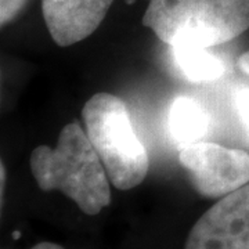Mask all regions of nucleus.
Returning <instances> with one entry per match:
<instances>
[{
	"instance_id": "nucleus-9",
	"label": "nucleus",
	"mask_w": 249,
	"mask_h": 249,
	"mask_svg": "<svg viewBox=\"0 0 249 249\" xmlns=\"http://www.w3.org/2000/svg\"><path fill=\"white\" fill-rule=\"evenodd\" d=\"M237 68L247 79L238 83L232 90V107L249 137V50L238 57Z\"/></svg>"
},
{
	"instance_id": "nucleus-10",
	"label": "nucleus",
	"mask_w": 249,
	"mask_h": 249,
	"mask_svg": "<svg viewBox=\"0 0 249 249\" xmlns=\"http://www.w3.org/2000/svg\"><path fill=\"white\" fill-rule=\"evenodd\" d=\"M28 0H0V25L10 24L25 7Z\"/></svg>"
},
{
	"instance_id": "nucleus-6",
	"label": "nucleus",
	"mask_w": 249,
	"mask_h": 249,
	"mask_svg": "<svg viewBox=\"0 0 249 249\" xmlns=\"http://www.w3.org/2000/svg\"><path fill=\"white\" fill-rule=\"evenodd\" d=\"M114 0H42L47 31L55 45L67 47L97 29Z\"/></svg>"
},
{
	"instance_id": "nucleus-13",
	"label": "nucleus",
	"mask_w": 249,
	"mask_h": 249,
	"mask_svg": "<svg viewBox=\"0 0 249 249\" xmlns=\"http://www.w3.org/2000/svg\"><path fill=\"white\" fill-rule=\"evenodd\" d=\"M19 235H21V234H19V232H18V231H16V232H14V234H13V237H14L16 240H18V238H19Z\"/></svg>"
},
{
	"instance_id": "nucleus-12",
	"label": "nucleus",
	"mask_w": 249,
	"mask_h": 249,
	"mask_svg": "<svg viewBox=\"0 0 249 249\" xmlns=\"http://www.w3.org/2000/svg\"><path fill=\"white\" fill-rule=\"evenodd\" d=\"M4 173H6V169H4V165L1 163L0 165V194H1V201H3V194H4V181H6V178H4Z\"/></svg>"
},
{
	"instance_id": "nucleus-11",
	"label": "nucleus",
	"mask_w": 249,
	"mask_h": 249,
	"mask_svg": "<svg viewBox=\"0 0 249 249\" xmlns=\"http://www.w3.org/2000/svg\"><path fill=\"white\" fill-rule=\"evenodd\" d=\"M32 249H64L61 245H57V244H53V242H40L35 245Z\"/></svg>"
},
{
	"instance_id": "nucleus-3",
	"label": "nucleus",
	"mask_w": 249,
	"mask_h": 249,
	"mask_svg": "<svg viewBox=\"0 0 249 249\" xmlns=\"http://www.w3.org/2000/svg\"><path fill=\"white\" fill-rule=\"evenodd\" d=\"M82 118L109 181L122 191L142 184L150 160L124 101L111 93H97L85 104Z\"/></svg>"
},
{
	"instance_id": "nucleus-7",
	"label": "nucleus",
	"mask_w": 249,
	"mask_h": 249,
	"mask_svg": "<svg viewBox=\"0 0 249 249\" xmlns=\"http://www.w3.org/2000/svg\"><path fill=\"white\" fill-rule=\"evenodd\" d=\"M169 130L180 147L202 140L208 132V114L204 107L191 97H178L169 112Z\"/></svg>"
},
{
	"instance_id": "nucleus-8",
	"label": "nucleus",
	"mask_w": 249,
	"mask_h": 249,
	"mask_svg": "<svg viewBox=\"0 0 249 249\" xmlns=\"http://www.w3.org/2000/svg\"><path fill=\"white\" fill-rule=\"evenodd\" d=\"M176 62L187 79L193 83H211L224 73L222 60L208 52V47L194 43L172 46Z\"/></svg>"
},
{
	"instance_id": "nucleus-5",
	"label": "nucleus",
	"mask_w": 249,
	"mask_h": 249,
	"mask_svg": "<svg viewBox=\"0 0 249 249\" xmlns=\"http://www.w3.org/2000/svg\"><path fill=\"white\" fill-rule=\"evenodd\" d=\"M184 249H249V183L222 196L198 219Z\"/></svg>"
},
{
	"instance_id": "nucleus-2",
	"label": "nucleus",
	"mask_w": 249,
	"mask_h": 249,
	"mask_svg": "<svg viewBox=\"0 0 249 249\" xmlns=\"http://www.w3.org/2000/svg\"><path fill=\"white\" fill-rule=\"evenodd\" d=\"M142 25L170 47L219 46L249 29V0H150Z\"/></svg>"
},
{
	"instance_id": "nucleus-1",
	"label": "nucleus",
	"mask_w": 249,
	"mask_h": 249,
	"mask_svg": "<svg viewBox=\"0 0 249 249\" xmlns=\"http://www.w3.org/2000/svg\"><path fill=\"white\" fill-rule=\"evenodd\" d=\"M29 165L40 190L61 191L83 213L94 216L111 202L107 170L78 122L64 126L54 148L36 147Z\"/></svg>"
},
{
	"instance_id": "nucleus-4",
	"label": "nucleus",
	"mask_w": 249,
	"mask_h": 249,
	"mask_svg": "<svg viewBox=\"0 0 249 249\" xmlns=\"http://www.w3.org/2000/svg\"><path fill=\"white\" fill-rule=\"evenodd\" d=\"M198 194L222 198L249 183V152L214 142L190 144L178 154Z\"/></svg>"
}]
</instances>
